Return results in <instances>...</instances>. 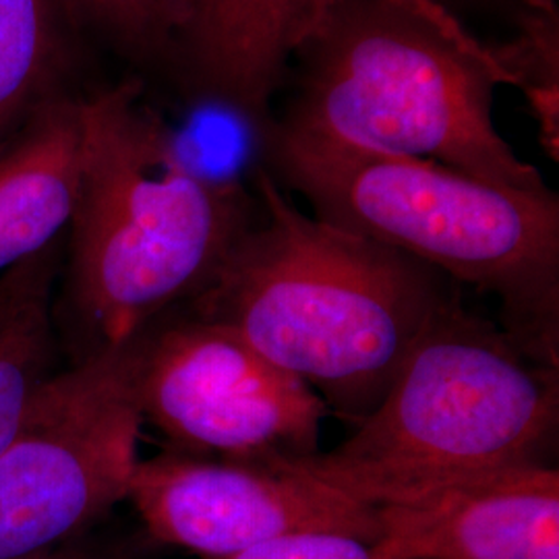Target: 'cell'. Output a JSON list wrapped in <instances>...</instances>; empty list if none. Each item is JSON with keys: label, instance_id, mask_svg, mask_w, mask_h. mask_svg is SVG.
<instances>
[{"label": "cell", "instance_id": "obj_8", "mask_svg": "<svg viewBox=\"0 0 559 559\" xmlns=\"http://www.w3.org/2000/svg\"><path fill=\"white\" fill-rule=\"evenodd\" d=\"M127 500L154 539L203 559L226 558L307 531L380 539L371 508L288 460L216 459L168 450L138 462Z\"/></svg>", "mask_w": 559, "mask_h": 559}, {"label": "cell", "instance_id": "obj_15", "mask_svg": "<svg viewBox=\"0 0 559 559\" xmlns=\"http://www.w3.org/2000/svg\"><path fill=\"white\" fill-rule=\"evenodd\" d=\"M218 559H381V556L371 540L330 531H307L263 540Z\"/></svg>", "mask_w": 559, "mask_h": 559}, {"label": "cell", "instance_id": "obj_5", "mask_svg": "<svg viewBox=\"0 0 559 559\" xmlns=\"http://www.w3.org/2000/svg\"><path fill=\"white\" fill-rule=\"evenodd\" d=\"M558 371L456 299L346 440L288 462L371 510L456 480L543 464L540 452L558 429Z\"/></svg>", "mask_w": 559, "mask_h": 559}, {"label": "cell", "instance_id": "obj_2", "mask_svg": "<svg viewBox=\"0 0 559 559\" xmlns=\"http://www.w3.org/2000/svg\"><path fill=\"white\" fill-rule=\"evenodd\" d=\"M78 119L64 295L83 359L200 297L260 218V200L191 168L135 81L78 96Z\"/></svg>", "mask_w": 559, "mask_h": 559}, {"label": "cell", "instance_id": "obj_1", "mask_svg": "<svg viewBox=\"0 0 559 559\" xmlns=\"http://www.w3.org/2000/svg\"><path fill=\"white\" fill-rule=\"evenodd\" d=\"M260 218L187 311L235 330L357 427L441 311L438 270L302 214L265 170Z\"/></svg>", "mask_w": 559, "mask_h": 559}, {"label": "cell", "instance_id": "obj_7", "mask_svg": "<svg viewBox=\"0 0 559 559\" xmlns=\"http://www.w3.org/2000/svg\"><path fill=\"white\" fill-rule=\"evenodd\" d=\"M143 423L173 450L216 459H307L320 452L328 406L297 376L235 330L193 313H166L140 334Z\"/></svg>", "mask_w": 559, "mask_h": 559}, {"label": "cell", "instance_id": "obj_16", "mask_svg": "<svg viewBox=\"0 0 559 559\" xmlns=\"http://www.w3.org/2000/svg\"><path fill=\"white\" fill-rule=\"evenodd\" d=\"M25 559H96L90 554H81V551H48V554H40V556H34V558Z\"/></svg>", "mask_w": 559, "mask_h": 559}, {"label": "cell", "instance_id": "obj_13", "mask_svg": "<svg viewBox=\"0 0 559 559\" xmlns=\"http://www.w3.org/2000/svg\"><path fill=\"white\" fill-rule=\"evenodd\" d=\"M60 239L0 276V450L13 440L38 390L55 376L52 293Z\"/></svg>", "mask_w": 559, "mask_h": 559}, {"label": "cell", "instance_id": "obj_11", "mask_svg": "<svg viewBox=\"0 0 559 559\" xmlns=\"http://www.w3.org/2000/svg\"><path fill=\"white\" fill-rule=\"evenodd\" d=\"M80 160L78 96L52 102L0 147V276L60 239Z\"/></svg>", "mask_w": 559, "mask_h": 559}, {"label": "cell", "instance_id": "obj_9", "mask_svg": "<svg viewBox=\"0 0 559 559\" xmlns=\"http://www.w3.org/2000/svg\"><path fill=\"white\" fill-rule=\"evenodd\" d=\"M381 559H559V471L456 480L373 508Z\"/></svg>", "mask_w": 559, "mask_h": 559}, {"label": "cell", "instance_id": "obj_10", "mask_svg": "<svg viewBox=\"0 0 559 559\" xmlns=\"http://www.w3.org/2000/svg\"><path fill=\"white\" fill-rule=\"evenodd\" d=\"M346 0H179L168 67L195 96L263 127L290 60Z\"/></svg>", "mask_w": 559, "mask_h": 559}, {"label": "cell", "instance_id": "obj_6", "mask_svg": "<svg viewBox=\"0 0 559 559\" xmlns=\"http://www.w3.org/2000/svg\"><path fill=\"white\" fill-rule=\"evenodd\" d=\"M140 334L55 373L0 450V559L48 554L127 500L141 460Z\"/></svg>", "mask_w": 559, "mask_h": 559}, {"label": "cell", "instance_id": "obj_14", "mask_svg": "<svg viewBox=\"0 0 559 559\" xmlns=\"http://www.w3.org/2000/svg\"><path fill=\"white\" fill-rule=\"evenodd\" d=\"M81 29L90 27L127 59L168 64L179 0H69Z\"/></svg>", "mask_w": 559, "mask_h": 559}, {"label": "cell", "instance_id": "obj_3", "mask_svg": "<svg viewBox=\"0 0 559 559\" xmlns=\"http://www.w3.org/2000/svg\"><path fill=\"white\" fill-rule=\"evenodd\" d=\"M263 152L318 221L373 240L500 300L508 336L559 367V200L445 164L355 147L284 120Z\"/></svg>", "mask_w": 559, "mask_h": 559}, {"label": "cell", "instance_id": "obj_17", "mask_svg": "<svg viewBox=\"0 0 559 559\" xmlns=\"http://www.w3.org/2000/svg\"><path fill=\"white\" fill-rule=\"evenodd\" d=\"M433 2H438L441 4V0H433ZM516 2V7L520 9H524V7H533V4H540V2H551V0H514ZM443 7V4H441Z\"/></svg>", "mask_w": 559, "mask_h": 559}, {"label": "cell", "instance_id": "obj_12", "mask_svg": "<svg viewBox=\"0 0 559 559\" xmlns=\"http://www.w3.org/2000/svg\"><path fill=\"white\" fill-rule=\"evenodd\" d=\"M80 32L69 0H0V147L44 106L71 96Z\"/></svg>", "mask_w": 559, "mask_h": 559}, {"label": "cell", "instance_id": "obj_4", "mask_svg": "<svg viewBox=\"0 0 559 559\" xmlns=\"http://www.w3.org/2000/svg\"><path fill=\"white\" fill-rule=\"evenodd\" d=\"M295 60L299 90L284 122L508 189L551 191L493 122V90L508 81L493 48L438 2L346 0Z\"/></svg>", "mask_w": 559, "mask_h": 559}]
</instances>
